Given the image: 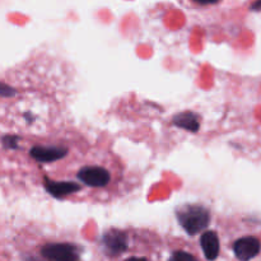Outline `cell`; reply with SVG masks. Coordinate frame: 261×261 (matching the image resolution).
<instances>
[{
	"label": "cell",
	"mask_w": 261,
	"mask_h": 261,
	"mask_svg": "<svg viewBox=\"0 0 261 261\" xmlns=\"http://www.w3.org/2000/svg\"><path fill=\"white\" fill-rule=\"evenodd\" d=\"M178 223L181 224L186 233L195 236L204 231L211 222V213L201 205H184L176 211Z\"/></svg>",
	"instance_id": "obj_1"
},
{
	"label": "cell",
	"mask_w": 261,
	"mask_h": 261,
	"mask_svg": "<svg viewBox=\"0 0 261 261\" xmlns=\"http://www.w3.org/2000/svg\"><path fill=\"white\" fill-rule=\"evenodd\" d=\"M76 177L89 188H106L111 181V172L102 166H84L76 172Z\"/></svg>",
	"instance_id": "obj_2"
},
{
	"label": "cell",
	"mask_w": 261,
	"mask_h": 261,
	"mask_svg": "<svg viewBox=\"0 0 261 261\" xmlns=\"http://www.w3.org/2000/svg\"><path fill=\"white\" fill-rule=\"evenodd\" d=\"M41 255L48 261H79V249L73 244H47L41 249Z\"/></svg>",
	"instance_id": "obj_3"
},
{
	"label": "cell",
	"mask_w": 261,
	"mask_h": 261,
	"mask_svg": "<svg viewBox=\"0 0 261 261\" xmlns=\"http://www.w3.org/2000/svg\"><path fill=\"white\" fill-rule=\"evenodd\" d=\"M102 246L110 256H117L127 250V236L119 229H110L102 237Z\"/></svg>",
	"instance_id": "obj_4"
},
{
	"label": "cell",
	"mask_w": 261,
	"mask_h": 261,
	"mask_svg": "<svg viewBox=\"0 0 261 261\" xmlns=\"http://www.w3.org/2000/svg\"><path fill=\"white\" fill-rule=\"evenodd\" d=\"M68 154V149L60 145H36L30 150V155L40 163H51Z\"/></svg>",
	"instance_id": "obj_5"
},
{
	"label": "cell",
	"mask_w": 261,
	"mask_h": 261,
	"mask_svg": "<svg viewBox=\"0 0 261 261\" xmlns=\"http://www.w3.org/2000/svg\"><path fill=\"white\" fill-rule=\"evenodd\" d=\"M233 251L240 261H250L260 252V241L254 236L241 237L233 244Z\"/></svg>",
	"instance_id": "obj_6"
},
{
	"label": "cell",
	"mask_w": 261,
	"mask_h": 261,
	"mask_svg": "<svg viewBox=\"0 0 261 261\" xmlns=\"http://www.w3.org/2000/svg\"><path fill=\"white\" fill-rule=\"evenodd\" d=\"M45 189L53 195L54 198L63 199L65 196L71 195L74 193H78L81 190V186L75 182H68V181H54L51 178H43Z\"/></svg>",
	"instance_id": "obj_7"
},
{
	"label": "cell",
	"mask_w": 261,
	"mask_h": 261,
	"mask_svg": "<svg viewBox=\"0 0 261 261\" xmlns=\"http://www.w3.org/2000/svg\"><path fill=\"white\" fill-rule=\"evenodd\" d=\"M200 245L206 260L213 261L218 257L219 250H221V245H219L218 234H217L216 232L214 231L204 232L203 236L200 237Z\"/></svg>",
	"instance_id": "obj_8"
},
{
	"label": "cell",
	"mask_w": 261,
	"mask_h": 261,
	"mask_svg": "<svg viewBox=\"0 0 261 261\" xmlns=\"http://www.w3.org/2000/svg\"><path fill=\"white\" fill-rule=\"evenodd\" d=\"M172 124L175 125V126L181 127V129H185L188 130V132L193 133H196L199 130V127H200L199 117L191 111H184L175 115L172 119Z\"/></svg>",
	"instance_id": "obj_9"
},
{
	"label": "cell",
	"mask_w": 261,
	"mask_h": 261,
	"mask_svg": "<svg viewBox=\"0 0 261 261\" xmlns=\"http://www.w3.org/2000/svg\"><path fill=\"white\" fill-rule=\"evenodd\" d=\"M168 261H198V259L186 251H175Z\"/></svg>",
	"instance_id": "obj_10"
},
{
	"label": "cell",
	"mask_w": 261,
	"mask_h": 261,
	"mask_svg": "<svg viewBox=\"0 0 261 261\" xmlns=\"http://www.w3.org/2000/svg\"><path fill=\"white\" fill-rule=\"evenodd\" d=\"M125 261H147V259H144V257H129Z\"/></svg>",
	"instance_id": "obj_11"
}]
</instances>
